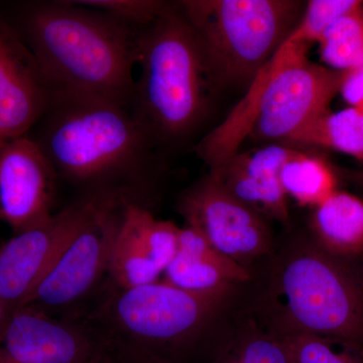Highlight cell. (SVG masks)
I'll list each match as a JSON object with an SVG mask.
<instances>
[{
	"label": "cell",
	"mask_w": 363,
	"mask_h": 363,
	"mask_svg": "<svg viewBox=\"0 0 363 363\" xmlns=\"http://www.w3.org/2000/svg\"><path fill=\"white\" fill-rule=\"evenodd\" d=\"M88 363H126L123 360L117 359V358L112 357L108 353L104 352V351L100 350L98 348L97 352L95 353L94 357L91 358V360Z\"/></svg>",
	"instance_id": "26"
},
{
	"label": "cell",
	"mask_w": 363,
	"mask_h": 363,
	"mask_svg": "<svg viewBox=\"0 0 363 363\" xmlns=\"http://www.w3.org/2000/svg\"><path fill=\"white\" fill-rule=\"evenodd\" d=\"M311 227L315 242L324 250L348 259L363 253V201L336 191L314 208Z\"/></svg>",
	"instance_id": "17"
},
{
	"label": "cell",
	"mask_w": 363,
	"mask_h": 363,
	"mask_svg": "<svg viewBox=\"0 0 363 363\" xmlns=\"http://www.w3.org/2000/svg\"><path fill=\"white\" fill-rule=\"evenodd\" d=\"M179 211L186 225L241 266L271 250L272 233L264 217L235 199L209 175L184 193Z\"/></svg>",
	"instance_id": "10"
},
{
	"label": "cell",
	"mask_w": 363,
	"mask_h": 363,
	"mask_svg": "<svg viewBox=\"0 0 363 363\" xmlns=\"http://www.w3.org/2000/svg\"><path fill=\"white\" fill-rule=\"evenodd\" d=\"M353 180L363 186V172H357V173L352 174Z\"/></svg>",
	"instance_id": "28"
},
{
	"label": "cell",
	"mask_w": 363,
	"mask_h": 363,
	"mask_svg": "<svg viewBox=\"0 0 363 363\" xmlns=\"http://www.w3.org/2000/svg\"><path fill=\"white\" fill-rule=\"evenodd\" d=\"M296 150L283 145L236 152L210 169L226 192L262 217L283 223L289 220L288 197L279 182V173Z\"/></svg>",
	"instance_id": "15"
},
{
	"label": "cell",
	"mask_w": 363,
	"mask_h": 363,
	"mask_svg": "<svg viewBox=\"0 0 363 363\" xmlns=\"http://www.w3.org/2000/svg\"><path fill=\"white\" fill-rule=\"evenodd\" d=\"M80 6L97 9L125 21L136 28L152 25L162 16L169 4L156 0H75Z\"/></svg>",
	"instance_id": "24"
},
{
	"label": "cell",
	"mask_w": 363,
	"mask_h": 363,
	"mask_svg": "<svg viewBox=\"0 0 363 363\" xmlns=\"http://www.w3.org/2000/svg\"><path fill=\"white\" fill-rule=\"evenodd\" d=\"M138 67L128 108L155 145L190 135L206 116L217 86L180 9L169 6L140 30Z\"/></svg>",
	"instance_id": "4"
},
{
	"label": "cell",
	"mask_w": 363,
	"mask_h": 363,
	"mask_svg": "<svg viewBox=\"0 0 363 363\" xmlns=\"http://www.w3.org/2000/svg\"><path fill=\"white\" fill-rule=\"evenodd\" d=\"M9 316H11V315L7 313L6 308H4V304H2L1 301H0V332L4 330V327H6Z\"/></svg>",
	"instance_id": "27"
},
{
	"label": "cell",
	"mask_w": 363,
	"mask_h": 363,
	"mask_svg": "<svg viewBox=\"0 0 363 363\" xmlns=\"http://www.w3.org/2000/svg\"><path fill=\"white\" fill-rule=\"evenodd\" d=\"M33 138L58 177L88 190L135 203L155 145L128 107L98 100L54 97Z\"/></svg>",
	"instance_id": "2"
},
{
	"label": "cell",
	"mask_w": 363,
	"mask_h": 363,
	"mask_svg": "<svg viewBox=\"0 0 363 363\" xmlns=\"http://www.w3.org/2000/svg\"><path fill=\"white\" fill-rule=\"evenodd\" d=\"M52 101L51 88L30 48L0 18V140L28 135Z\"/></svg>",
	"instance_id": "14"
},
{
	"label": "cell",
	"mask_w": 363,
	"mask_h": 363,
	"mask_svg": "<svg viewBox=\"0 0 363 363\" xmlns=\"http://www.w3.org/2000/svg\"><path fill=\"white\" fill-rule=\"evenodd\" d=\"M310 45L290 35L253 79L245 99L199 143L196 152L210 169L238 152L247 136L260 142L292 140L330 111L343 71L310 61Z\"/></svg>",
	"instance_id": "3"
},
{
	"label": "cell",
	"mask_w": 363,
	"mask_h": 363,
	"mask_svg": "<svg viewBox=\"0 0 363 363\" xmlns=\"http://www.w3.org/2000/svg\"><path fill=\"white\" fill-rule=\"evenodd\" d=\"M213 363H292L284 339L266 324L248 320Z\"/></svg>",
	"instance_id": "20"
},
{
	"label": "cell",
	"mask_w": 363,
	"mask_h": 363,
	"mask_svg": "<svg viewBox=\"0 0 363 363\" xmlns=\"http://www.w3.org/2000/svg\"><path fill=\"white\" fill-rule=\"evenodd\" d=\"M292 363H363L357 346L312 334L281 335Z\"/></svg>",
	"instance_id": "22"
},
{
	"label": "cell",
	"mask_w": 363,
	"mask_h": 363,
	"mask_svg": "<svg viewBox=\"0 0 363 363\" xmlns=\"http://www.w3.org/2000/svg\"><path fill=\"white\" fill-rule=\"evenodd\" d=\"M318 44L329 68L346 71L363 65V6L336 21Z\"/></svg>",
	"instance_id": "21"
},
{
	"label": "cell",
	"mask_w": 363,
	"mask_h": 363,
	"mask_svg": "<svg viewBox=\"0 0 363 363\" xmlns=\"http://www.w3.org/2000/svg\"><path fill=\"white\" fill-rule=\"evenodd\" d=\"M225 298L180 290L160 279L138 288H114L91 315L100 350L126 363H168L193 342Z\"/></svg>",
	"instance_id": "6"
},
{
	"label": "cell",
	"mask_w": 363,
	"mask_h": 363,
	"mask_svg": "<svg viewBox=\"0 0 363 363\" xmlns=\"http://www.w3.org/2000/svg\"><path fill=\"white\" fill-rule=\"evenodd\" d=\"M362 6L360 0H311L306 4L291 37L306 44L318 43L336 21Z\"/></svg>",
	"instance_id": "23"
},
{
	"label": "cell",
	"mask_w": 363,
	"mask_h": 363,
	"mask_svg": "<svg viewBox=\"0 0 363 363\" xmlns=\"http://www.w3.org/2000/svg\"><path fill=\"white\" fill-rule=\"evenodd\" d=\"M250 279L247 267L215 250L192 227H180L178 250L162 281L185 292L226 298L233 288Z\"/></svg>",
	"instance_id": "16"
},
{
	"label": "cell",
	"mask_w": 363,
	"mask_h": 363,
	"mask_svg": "<svg viewBox=\"0 0 363 363\" xmlns=\"http://www.w3.org/2000/svg\"><path fill=\"white\" fill-rule=\"evenodd\" d=\"M194 32L217 88L252 83L302 16L293 0H186L178 4Z\"/></svg>",
	"instance_id": "7"
},
{
	"label": "cell",
	"mask_w": 363,
	"mask_h": 363,
	"mask_svg": "<svg viewBox=\"0 0 363 363\" xmlns=\"http://www.w3.org/2000/svg\"><path fill=\"white\" fill-rule=\"evenodd\" d=\"M286 197L302 206L317 207L337 189V177L330 164L321 157L295 150L279 173Z\"/></svg>",
	"instance_id": "18"
},
{
	"label": "cell",
	"mask_w": 363,
	"mask_h": 363,
	"mask_svg": "<svg viewBox=\"0 0 363 363\" xmlns=\"http://www.w3.org/2000/svg\"><path fill=\"white\" fill-rule=\"evenodd\" d=\"M98 343L85 324L26 306L0 332V363H88Z\"/></svg>",
	"instance_id": "12"
},
{
	"label": "cell",
	"mask_w": 363,
	"mask_h": 363,
	"mask_svg": "<svg viewBox=\"0 0 363 363\" xmlns=\"http://www.w3.org/2000/svg\"><path fill=\"white\" fill-rule=\"evenodd\" d=\"M101 196H89L0 247V301L9 315L25 307Z\"/></svg>",
	"instance_id": "9"
},
{
	"label": "cell",
	"mask_w": 363,
	"mask_h": 363,
	"mask_svg": "<svg viewBox=\"0 0 363 363\" xmlns=\"http://www.w3.org/2000/svg\"><path fill=\"white\" fill-rule=\"evenodd\" d=\"M126 203L112 196L99 198L26 306L51 315L78 304L94 290L108 272Z\"/></svg>",
	"instance_id": "8"
},
{
	"label": "cell",
	"mask_w": 363,
	"mask_h": 363,
	"mask_svg": "<svg viewBox=\"0 0 363 363\" xmlns=\"http://www.w3.org/2000/svg\"><path fill=\"white\" fill-rule=\"evenodd\" d=\"M339 93L350 107L363 111V65L343 71Z\"/></svg>",
	"instance_id": "25"
},
{
	"label": "cell",
	"mask_w": 363,
	"mask_h": 363,
	"mask_svg": "<svg viewBox=\"0 0 363 363\" xmlns=\"http://www.w3.org/2000/svg\"><path fill=\"white\" fill-rule=\"evenodd\" d=\"M292 142L337 150L363 162V111H328L298 131Z\"/></svg>",
	"instance_id": "19"
},
{
	"label": "cell",
	"mask_w": 363,
	"mask_h": 363,
	"mask_svg": "<svg viewBox=\"0 0 363 363\" xmlns=\"http://www.w3.org/2000/svg\"><path fill=\"white\" fill-rule=\"evenodd\" d=\"M269 322L279 335L312 334L363 344V283L347 259L301 242L279 259L269 288Z\"/></svg>",
	"instance_id": "5"
},
{
	"label": "cell",
	"mask_w": 363,
	"mask_h": 363,
	"mask_svg": "<svg viewBox=\"0 0 363 363\" xmlns=\"http://www.w3.org/2000/svg\"><path fill=\"white\" fill-rule=\"evenodd\" d=\"M142 28L74 0L26 6L21 33L52 98L130 106Z\"/></svg>",
	"instance_id": "1"
},
{
	"label": "cell",
	"mask_w": 363,
	"mask_h": 363,
	"mask_svg": "<svg viewBox=\"0 0 363 363\" xmlns=\"http://www.w3.org/2000/svg\"><path fill=\"white\" fill-rule=\"evenodd\" d=\"M57 178L33 138L0 140V222L16 234L51 219Z\"/></svg>",
	"instance_id": "11"
},
{
	"label": "cell",
	"mask_w": 363,
	"mask_h": 363,
	"mask_svg": "<svg viewBox=\"0 0 363 363\" xmlns=\"http://www.w3.org/2000/svg\"><path fill=\"white\" fill-rule=\"evenodd\" d=\"M180 227L157 219L143 205L126 203L109 262L114 288L156 283L175 257Z\"/></svg>",
	"instance_id": "13"
}]
</instances>
